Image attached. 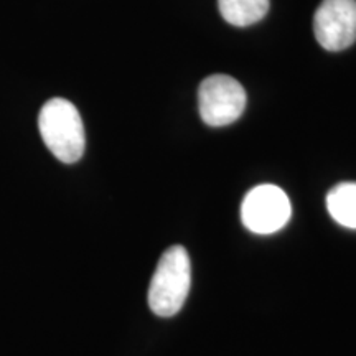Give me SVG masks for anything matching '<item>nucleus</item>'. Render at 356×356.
<instances>
[{
  "label": "nucleus",
  "mask_w": 356,
  "mask_h": 356,
  "mask_svg": "<svg viewBox=\"0 0 356 356\" xmlns=\"http://www.w3.org/2000/svg\"><path fill=\"white\" fill-rule=\"evenodd\" d=\"M317 42L328 51H341L356 42V0H323L314 17Z\"/></svg>",
  "instance_id": "nucleus-5"
},
{
  "label": "nucleus",
  "mask_w": 356,
  "mask_h": 356,
  "mask_svg": "<svg viewBox=\"0 0 356 356\" xmlns=\"http://www.w3.org/2000/svg\"><path fill=\"white\" fill-rule=\"evenodd\" d=\"M327 210L338 225L356 229V184L345 181L328 191Z\"/></svg>",
  "instance_id": "nucleus-6"
},
{
  "label": "nucleus",
  "mask_w": 356,
  "mask_h": 356,
  "mask_svg": "<svg viewBox=\"0 0 356 356\" xmlns=\"http://www.w3.org/2000/svg\"><path fill=\"white\" fill-rule=\"evenodd\" d=\"M292 207L286 191L275 185H259L244 197L243 225L256 234H273L291 220Z\"/></svg>",
  "instance_id": "nucleus-4"
},
{
  "label": "nucleus",
  "mask_w": 356,
  "mask_h": 356,
  "mask_svg": "<svg viewBox=\"0 0 356 356\" xmlns=\"http://www.w3.org/2000/svg\"><path fill=\"white\" fill-rule=\"evenodd\" d=\"M220 12L228 24L249 26L261 22L269 12V0H218Z\"/></svg>",
  "instance_id": "nucleus-7"
},
{
  "label": "nucleus",
  "mask_w": 356,
  "mask_h": 356,
  "mask_svg": "<svg viewBox=\"0 0 356 356\" xmlns=\"http://www.w3.org/2000/svg\"><path fill=\"white\" fill-rule=\"evenodd\" d=\"M246 91L228 74H211L200 84L198 109L203 122L222 127L241 118L246 109Z\"/></svg>",
  "instance_id": "nucleus-3"
},
{
  "label": "nucleus",
  "mask_w": 356,
  "mask_h": 356,
  "mask_svg": "<svg viewBox=\"0 0 356 356\" xmlns=\"http://www.w3.org/2000/svg\"><path fill=\"white\" fill-rule=\"evenodd\" d=\"M40 136L48 150L63 163H74L86 147L83 119L76 106L63 97H53L38 114Z\"/></svg>",
  "instance_id": "nucleus-1"
},
{
  "label": "nucleus",
  "mask_w": 356,
  "mask_h": 356,
  "mask_svg": "<svg viewBox=\"0 0 356 356\" xmlns=\"http://www.w3.org/2000/svg\"><path fill=\"white\" fill-rule=\"evenodd\" d=\"M191 286V266L184 246H172L159 259L149 286V307L159 317H173L184 307Z\"/></svg>",
  "instance_id": "nucleus-2"
}]
</instances>
